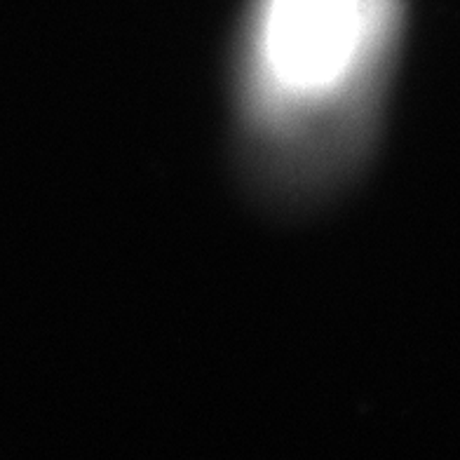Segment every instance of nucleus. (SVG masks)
<instances>
[{"label": "nucleus", "instance_id": "nucleus-1", "mask_svg": "<svg viewBox=\"0 0 460 460\" xmlns=\"http://www.w3.org/2000/svg\"><path fill=\"white\" fill-rule=\"evenodd\" d=\"M402 31L400 0H259L240 106L268 174L317 186L367 144Z\"/></svg>", "mask_w": 460, "mask_h": 460}]
</instances>
